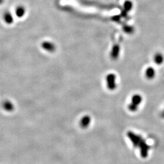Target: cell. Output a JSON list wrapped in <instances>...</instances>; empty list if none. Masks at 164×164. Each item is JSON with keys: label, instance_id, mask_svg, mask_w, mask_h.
Returning a JSON list of instances; mask_svg holds the SVG:
<instances>
[{"label": "cell", "instance_id": "277c9868", "mask_svg": "<svg viewBox=\"0 0 164 164\" xmlns=\"http://www.w3.org/2000/svg\"><path fill=\"white\" fill-rule=\"evenodd\" d=\"M164 60L163 56L161 53H156L154 56V62L156 63V65H161Z\"/></svg>", "mask_w": 164, "mask_h": 164}, {"label": "cell", "instance_id": "7a4b0ae2", "mask_svg": "<svg viewBox=\"0 0 164 164\" xmlns=\"http://www.w3.org/2000/svg\"><path fill=\"white\" fill-rule=\"evenodd\" d=\"M108 87L111 90H112L116 87V77L114 74H110L107 77Z\"/></svg>", "mask_w": 164, "mask_h": 164}, {"label": "cell", "instance_id": "52a82bcc", "mask_svg": "<svg viewBox=\"0 0 164 164\" xmlns=\"http://www.w3.org/2000/svg\"><path fill=\"white\" fill-rule=\"evenodd\" d=\"M118 52H119V48L117 46H115L112 49V56L114 58H117V56L118 55Z\"/></svg>", "mask_w": 164, "mask_h": 164}, {"label": "cell", "instance_id": "6da1fadb", "mask_svg": "<svg viewBox=\"0 0 164 164\" xmlns=\"http://www.w3.org/2000/svg\"><path fill=\"white\" fill-rule=\"evenodd\" d=\"M142 96L139 94H135L132 97L131 103L128 105V109L131 112H134L138 109V106L142 102Z\"/></svg>", "mask_w": 164, "mask_h": 164}, {"label": "cell", "instance_id": "5b68a950", "mask_svg": "<svg viewBox=\"0 0 164 164\" xmlns=\"http://www.w3.org/2000/svg\"><path fill=\"white\" fill-rule=\"evenodd\" d=\"M43 48L48 51H53L54 49V45L49 42H45L43 45Z\"/></svg>", "mask_w": 164, "mask_h": 164}, {"label": "cell", "instance_id": "3957f363", "mask_svg": "<svg viewBox=\"0 0 164 164\" xmlns=\"http://www.w3.org/2000/svg\"><path fill=\"white\" fill-rule=\"evenodd\" d=\"M155 70L152 67H149L145 70V77L148 79H153L155 76Z\"/></svg>", "mask_w": 164, "mask_h": 164}, {"label": "cell", "instance_id": "ba28073f", "mask_svg": "<svg viewBox=\"0 0 164 164\" xmlns=\"http://www.w3.org/2000/svg\"><path fill=\"white\" fill-rule=\"evenodd\" d=\"M133 7V4L131 2L127 1L125 3V9L126 11H131V8Z\"/></svg>", "mask_w": 164, "mask_h": 164}, {"label": "cell", "instance_id": "9c48e42d", "mask_svg": "<svg viewBox=\"0 0 164 164\" xmlns=\"http://www.w3.org/2000/svg\"><path fill=\"white\" fill-rule=\"evenodd\" d=\"M6 20L9 23H11L12 22V21H13L12 17V15H11V14L10 13L6 14Z\"/></svg>", "mask_w": 164, "mask_h": 164}, {"label": "cell", "instance_id": "30bf717a", "mask_svg": "<svg viewBox=\"0 0 164 164\" xmlns=\"http://www.w3.org/2000/svg\"><path fill=\"white\" fill-rule=\"evenodd\" d=\"M162 117H164V112H162Z\"/></svg>", "mask_w": 164, "mask_h": 164}, {"label": "cell", "instance_id": "8992f818", "mask_svg": "<svg viewBox=\"0 0 164 164\" xmlns=\"http://www.w3.org/2000/svg\"><path fill=\"white\" fill-rule=\"evenodd\" d=\"M24 9L23 8V7H19L17 9V11H16V13H17V15L19 17H21L22 16L24 15Z\"/></svg>", "mask_w": 164, "mask_h": 164}]
</instances>
